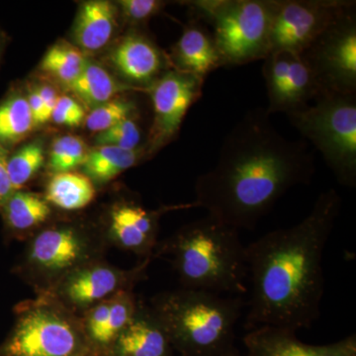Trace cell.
I'll list each match as a JSON object with an SVG mask.
<instances>
[{"label":"cell","instance_id":"8992f818","mask_svg":"<svg viewBox=\"0 0 356 356\" xmlns=\"http://www.w3.org/2000/svg\"><path fill=\"white\" fill-rule=\"evenodd\" d=\"M313 104L288 116L322 154L341 185H356V95L321 91Z\"/></svg>","mask_w":356,"mask_h":356},{"label":"cell","instance_id":"ffe728a7","mask_svg":"<svg viewBox=\"0 0 356 356\" xmlns=\"http://www.w3.org/2000/svg\"><path fill=\"white\" fill-rule=\"evenodd\" d=\"M67 88L76 96L77 102L90 110L110 102L118 93L136 89L120 83L102 65L91 62L88 63L83 72Z\"/></svg>","mask_w":356,"mask_h":356},{"label":"cell","instance_id":"836d02e7","mask_svg":"<svg viewBox=\"0 0 356 356\" xmlns=\"http://www.w3.org/2000/svg\"><path fill=\"white\" fill-rule=\"evenodd\" d=\"M26 98H27L35 127L46 124L48 120H47L46 115H44V103L39 95L38 89H30Z\"/></svg>","mask_w":356,"mask_h":356},{"label":"cell","instance_id":"44dd1931","mask_svg":"<svg viewBox=\"0 0 356 356\" xmlns=\"http://www.w3.org/2000/svg\"><path fill=\"white\" fill-rule=\"evenodd\" d=\"M0 211L6 228L14 235L38 228L51 215V205L46 199L23 191H14Z\"/></svg>","mask_w":356,"mask_h":356},{"label":"cell","instance_id":"5bb4252c","mask_svg":"<svg viewBox=\"0 0 356 356\" xmlns=\"http://www.w3.org/2000/svg\"><path fill=\"white\" fill-rule=\"evenodd\" d=\"M247 356H351L356 353L355 334L337 343L314 346L300 341L296 332L284 327L250 330L243 337Z\"/></svg>","mask_w":356,"mask_h":356},{"label":"cell","instance_id":"ac0fdd59","mask_svg":"<svg viewBox=\"0 0 356 356\" xmlns=\"http://www.w3.org/2000/svg\"><path fill=\"white\" fill-rule=\"evenodd\" d=\"M172 62L173 70L204 79L213 70L225 67L212 33L196 20L185 26L173 47Z\"/></svg>","mask_w":356,"mask_h":356},{"label":"cell","instance_id":"8fae6325","mask_svg":"<svg viewBox=\"0 0 356 356\" xmlns=\"http://www.w3.org/2000/svg\"><path fill=\"white\" fill-rule=\"evenodd\" d=\"M149 259H145L131 270L110 266L102 259L90 262L72 271L44 294L50 295L76 315H83L96 304L132 289L144 276Z\"/></svg>","mask_w":356,"mask_h":356},{"label":"cell","instance_id":"ba28073f","mask_svg":"<svg viewBox=\"0 0 356 356\" xmlns=\"http://www.w3.org/2000/svg\"><path fill=\"white\" fill-rule=\"evenodd\" d=\"M275 0H227L213 22V38L225 65L264 60L270 51Z\"/></svg>","mask_w":356,"mask_h":356},{"label":"cell","instance_id":"d590c367","mask_svg":"<svg viewBox=\"0 0 356 356\" xmlns=\"http://www.w3.org/2000/svg\"><path fill=\"white\" fill-rule=\"evenodd\" d=\"M4 47H6V39H4V35L0 32V60H1L2 54H3Z\"/></svg>","mask_w":356,"mask_h":356},{"label":"cell","instance_id":"83f0119b","mask_svg":"<svg viewBox=\"0 0 356 356\" xmlns=\"http://www.w3.org/2000/svg\"><path fill=\"white\" fill-rule=\"evenodd\" d=\"M136 104L130 100L117 98L90 110L86 115V127L92 132H103L113 127L119 122L133 117Z\"/></svg>","mask_w":356,"mask_h":356},{"label":"cell","instance_id":"7a4b0ae2","mask_svg":"<svg viewBox=\"0 0 356 356\" xmlns=\"http://www.w3.org/2000/svg\"><path fill=\"white\" fill-rule=\"evenodd\" d=\"M341 207L334 189L323 192L298 224L269 232L248 245V331L270 325L297 332L320 317L323 257Z\"/></svg>","mask_w":356,"mask_h":356},{"label":"cell","instance_id":"7402d4cb","mask_svg":"<svg viewBox=\"0 0 356 356\" xmlns=\"http://www.w3.org/2000/svg\"><path fill=\"white\" fill-rule=\"evenodd\" d=\"M96 195L95 184L83 172L56 173L46 188L47 202L64 211L83 209Z\"/></svg>","mask_w":356,"mask_h":356},{"label":"cell","instance_id":"d4e9b609","mask_svg":"<svg viewBox=\"0 0 356 356\" xmlns=\"http://www.w3.org/2000/svg\"><path fill=\"white\" fill-rule=\"evenodd\" d=\"M88 62L81 49L67 42H58L42 58L40 69L67 86L76 81Z\"/></svg>","mask_w":356,"mask_h":356},{"label":"cell","instance_id":"d6a6232c","mask_svg":"<svg viewBox=\"0 0 356 356\" xmlns=\"http://www.w3.org/2000/svg\"><path fill=\"white\" fill-rule=\"evenodd\" d=\"M9 151L0 145V209L6 202L7 199L13 195L14 191L10 177H9L8 161Z\"/></svg>","mask_w":356,"mask_h":356},{"label":"cell","instance_id":"f546056e","mask_svg":"<svg viewBox=\"0 0 356 356\" xmlns=\"http://www.w3.org/2000/svg\"><path fill=\"white\" fill-rule=\"evenodd\" d=\"M86 109L81 103L70 96H60L51 114V120L58 125L77 127L86 120Z\"/></svg>","mask_w":356,"mask_h":356},{"label":"cell","instance_id":"4dcf8cb0","mask_svg":"<svg viewBox=\"0 0 356 356\" xmlns=\"http://www.w3.org/2000/svg\"><path fill=\"white\" fill-rule=\"evenodd\" d=\"M117 3L126 19L134 23L149 19L159 13L165 4L158 0H121Z\"/></svg>","mask_w":356,"mask_h":356},{"label":"cell","instance_id":"1f68e13d","mask_svg":"<svg viewBox=\"0 0 356 356\" xmlns=\"http://www.w3.org/2000/svg\"><path fill=\"white\" fill-rule=\"evenodd\" d=\"M227 0H195L186 2L194 17L204 25H212L217 16L221 13Z\"/></svg>","mask_w":356,"mask_h":356},{"label":"cell","instance_id":"4fadbf2b","mask_svg":"<svg viewBox=\"0 0 356 356\" xmlns=\"http://www.w3.org/2000/svg\"><path fill=\"white\" fill-rule=\"evenodd\" d=\"M204 79L165 70L149 88L154 107L147 154H154L177 136L188 109L202 96Z\"/></svg>","mask_w":356,"mask_h":356},{"label":"cell","instance_id":"d6986e66","mask_svg":"<svg viewBox=\"0 0 356 356\" xmlns=\"http://www.w3.org/2000/svg\"><path fill=\"white\" fill-rule=\"evenodd\" d=\"M118 9L106 0H91L79 6L72 35L77 48L102 50L118 27Z\"/></svg>","mask_w":356,"mask_h":356},{"label":"cell","instance_id":"9a60e30c","mask_svg":"<svg viewBox=\"0 0 356 356\" xmlns=\"http://www.w3.org/2000/svg\"><path fill=\"white\" fill-rule=\"evenodd\" d=\"M109 60L129 86L147 89L163 74L166 60L163 54L145 35H126L110 53Z\"/></svg>","mask_w":356,"mask_h":356},{"label":"cell","instance_id":"277c9868","mask_svg":"<svg viewBox=\"0 0 356 356\" xmlns=\"http://www.w3.org/2000/svg\"><path fill=\"white\" fill-rule=\"evenodd\" d=\"M245 303L203 290L161 293L151 309L181 356H218L236 350V325Z\"/></svg>","mask_w":356,"mask_h":356},{"label":"cell","instance_id":"52a82bcc","mask_svg":"<svg viewBox=\"0 0 356 356\" xmlns=\"http://www.w3.org/2000/svg\"><path fill=\"white\" fill-rule=\"evenodd\" d=\"M103 245L90 232L72 224L40 229L26 248L18 273L44 294L79 267L99 261Z\"/></svg>","mask_w":356,"mask_h":356},{"label":"cell","instance_id":"e0dca14e","mask_svg":"<svg viewBox=\"0 0 356 356\" xmlns=\"http://www.w3.org/2000/svg\"><path fill=\"white\" fill-rule=\"evenodd\" d=\"M173 350L168 332L151 307L138 305L135 316L115 341L109 356H172Z\"/></svg>","mask_w":356,"mask_h":356},{"label":"cell","instance_id":"30bf717a","mask_svg":"<svg viewBox=\"0 0 356 356\" xmlns=\"http://www.w3.org/2000/svg\"><path fill=\"white\" fill-rule=\"evenodd\" d=\"M355 1L346 0H275L270 28V51L301 55Z\"/></svg>","mask_w":356,"mask_h":356},{"label":"cell","instance_id":"4316f807","mask_svg":"<svg viewBox=\"0 0 356 356\" xmlns=\"http://www.w3.org/2000/svg\"><path fill=\"white\" fill-rule=\"evenodd\" d=\"M88 151L86 143L76 136L56 138L51 147L49 168L54 175L74 172L83 165Z\"/></svg>","mask_w":356,"mask_h":356},{"label":"cell","instance_id":"f1b7e54d","mask_svg":"<svg viewBox=\"0 0 356 356\" xmlns=\"http://www.w3.org/2000/svg\"><path fill=\"white\" fill-rule=\"evenodd\" d=\"M142 132L133 117L119 122L108 130L97 134L95 143L98 146H112L134 151L142 149Z\"/></svg>","mask_w":356,"mask_h":356},{"label":"cell","instance_id":"6da1fadb","mask_svg":"<svg viewBox=\"0 0 356 356\" xmlns=\"http://www.w3.org/2000/svg\"><path fill=\"white\" fill-rule=\"evenodd\" d=\"M315 159L303 140L278 132L266 108L243 115L216 165L197 178L196 207L236 229H252L293 187L310 184Z\"/></svg>","mask_w":356,"mask_h":356},{"label":"cell","instance_id":"e575fe53","mask_svg":"<svg viewBox=\"0 0 356 356\" xmlns=\"http://www.w3.org/2000/svg\"><path fill=\"white\" fill-rule=\"evenodd\" d=\"M37 89H38L39 95L43 100L47 120H51V114H53L60 96L56 92L55 88H51V86H42L37 88Z\"/></svg>","mask_w":356,"mask_h":356},{"label":"cell","instance_id":"5b68a950","mask_svg":"<svg viewBox=\"0 0 356 356\" xmlns=\"http://www.w3.org/2000/svg\"><path fill=\"white\" fill-rule=\"evenodd\" d=\"M0 356H92L81 317L48 294L23 302Z\"/></svg>","mask_w":356,"mask_h":356},{"label":"cell","instance_id":"9c48e42d","mask_svg":"<svg viewBox=\"0 0 356 356\" xmlns=\"http://www.w3.org/2000/svg\"><path fill=\"white\" fill-rule=\"evenodd\" d=\"M355 7L339 15L301 54L322 91L356 95Z\"/></svg>","mask_w":356,"mask_h":356},{"label":"cell","instance_id":"8d00e7d4","mask_svg":"<svg viewBox=\"0 0 356 356\" xmlns=\"http://www.w3.org/2000/svg\"><path fill=\"white\" fill-rule=\"evenodd\" d=\"M218 356H243L241 355L240 353H238L236 350L229 351V353H224V355H218ZM247 356V355H245Z\"/></svg>","mask_w":356,"mask_h":356},{"label":"cell","instance_id":"2e32d148","mask_svg":"<svg viewBox=\"0 0 356 356\" xmlns=\"http://www.w3.org/2000/svg\"><path fill=\"white\" fill-rule=\"evenodd\" d=\"M163 209L149 211L137 203H121L110 213L108 234L117 247L151 259Z\"/></svg>","mask_w":356,"mask_h":356},{"label":"cell","instance_id":"603a6c76","mask_svg":"<svg viewBox=\"0 0 356 356\" xmlns=\"http://www.w3.org/2000/svg\"><path fill=\"white\" fill-rule=\"evenodd\" d=\"M143 149H128L112 146H98L89 149L83 173L95 184H104L139 163Z\"/></svg>","mask_w":356,"mask_h":356},{"label":"cell","instance_id":"484cf974","mask_svg":"<svg viewBox=\"0 0 356 356\" xmlns=\"http://www.w3.org/2000/svg\"><path fill=\"white\" fill-rule=\"evenodd\" d=\"M44 163L43 145L31 142L9 154L7 168L14 191H22L28 182L39 172Z\"/></svg>","mask_w":356,"mask_h":356},{"label":"cell","instance_id":"3957f363","mask_svg":"<svg viewBox=\"0 0 356 356\" xmlns=\"http://www.w3.org/2000/svg\"><path fill=\"white\" fill-rule=\"evenodd\" d=\"M184 288L242 295L248 291L247 247L238 229L216 218L192 222L161 243Z\"/></svg>","mask_w":356,"mask_h":356},{"label":"cell","instance_id":"74e56055","mask_svg":"<svg viewBox=\"0 0 356 356\" xmlns=\"http://www.w3.org/2000/svg\"><path fill=\"white\" fill-rule=\"evenodd\" d=\"M351 356H356V353H355V355H351Z\"/></svg>","mask_w":356,"mask_h":356},{"label":"cell","instance_id":"7c38bea8","mask_svg":"<svg viewBox=\"0 0 356 356\" xmlns=\"http://www.w3.org/2000/svg\"><path fill=\"white\" fill-rule=\"evenodd\" d=\"M262 74L268 97L266 111L270 115L298 113L322 91L306 60L294 51L269 53L264 58Z\"/></svg>","mask_w":356,"mask_h":356},{"label":"cell","instance_id":"cb8c5ba5","mask_svg":"<svg viewBox=\"0 0 356 356\" xmlns=\"http://www.w3.org/2000/svg\"><path fill=\"white\" fill-rule=\"evenodd\" d=\"M26 95L14 92L0 102V145L9 147L24 140L34 128Z\"/></svg>","mask_w":356,"mask_h":356}]
</instances>
